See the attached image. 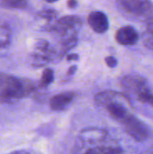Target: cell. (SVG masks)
<instances>
[{
  "mask_svg": "<svg viewBox=\"0 0 153 154\" xmlns=\"http://www.w3.org/2000/svg\"><path fill=\"white\" fill-rule=\"evenodd\" d=\"M72 154H124L122 149L103 128L87 127L76 136Z\"/></svg>",
  "mask_w": 153,
  "mask_h": 154,
  "instance_id": "6da1fadb",
  "label": "cell"
},
{
  "mask_svg": "<svg viewBox=\"0 0 153 154\" xmlns=\"http://www.w3.org/2000/svg\"><path fill=\"white\" fill-rule=\"evenodd\" d=\"M82 25V20L78 15H67L58 19L54 23L46 25L45 31L52 32L56 35L60 59L78 45V32Z\"/></svg>",
  "mask_w": 153,
  "mask_h": 154,
  "instance_id": "7a4b0ae2",
  "label": "cell"
},
{
  "mask_svg": "<svg viewBox=\"0 0 153 154\" xmlns=\"http://www.w3.org/2000/svg\"><path fill=\"white\" fill-rule=\"evenodd\" d=\"M36 93L38 84L35 82L0 71V103H13Z\"/></svg>",
  "mask_w": 153,
  "mask_h": 154,
  "instance_id": "3957f363",
  "label": "cell"
},
{
  "mask_svg": "<svg viewBox=\"0 0 153 154\" xmlns=\"http://www.w3.org/2000/svg\"><path fill=\"white\" fill-rule=\"evenodd\" d=\"M94 100L98 107L105 109L113 119L120 124L131 115L130 101L127 96L122 93L114 90L101 91L95 96Z\"/></svg>",
  "mask_w": 153,
  "mask_h": 154,
  "instance_id": "277c9868",
  "label": "cell"
},
{
  "mask_svg": "<svg viewBox=\"0 0 153 154\" xmlns=\"http://www.w3.org/2000/svg\"><path fill=\"white\" fill-rule=\"evenodd\" d=\"M60 60L58 47L53 45L50 41L40 38L33 45L30 54V63L34 68H42L49 63Z\"/></svg>",
  "mask_w": 153,
  "mask_h": 154,
  "instance_id": "5b68a950",
  "label": "cell"
},
{
  "mask_svg": "<svg viewBox=\"0 0 153 154\" xmlns=\"http://www.w3.org/2000/svg\"><path fill=\"white\" fill-rule=\"evenodd\" d=\"M121 85L125 94L133 96L141 102L145 103L147 98L152 94L149 84L145 79L138 76H125L122 79Z\"/></svg>",
  "mask_w": 153,
  "mask_h": 154,
  "instance_id": "8992f818",
  "label": "cell"
},
{
  "mask_svg": "<svg viewBox=\"0 0 153 154\" xmlns=\"http://www.w3.org/2000/svg\"><path fill=\"white\" fill-rule=\"evenodd\" d=\"M124 131L137 142H143L149 137L147 126L132 114L127 116L122 123Z\"/></svg>",
  "mask_w": 153,
  "mask_h": 154,
  "instance_id": "52a82bcc",
  "label": "cell"
},
{
  "mask_svg": "<svg viewBox=\"0 0 153 154\" xmlns=\"http://www.w3.org/2000/svg\"><path fill=\"white\" fill-rule=\"evenodd\" d=\"M76 94L72 91H66L57 94L50 99L49 105L51 110L61 112L66 110L74 101Z\"/></svg>",
  "mask_w": 153,
  "mask_h": 154,
  "instance_id": "ba28073f",
  "label": "cell"
},
{
  "mask_svg": "<svg viewBox=\"0 0 153 154\" xmlns=\"http://www.w3.org/2000/svg\"><path fill=\"white\" fill-rule=\"evenodd\" d=\"M119 5L127 13L133 14H148L152 7L151 4L145 0H121Z\"/></svg>",
  "mask_w": 153,
  "mask_h": 154,
  "instance_id": "9c48e42d",
  "label": "cell"
},
{
  "mask_svg": "<svg viewBox=\"0 0 153 154\" xmlns=\"http://www.w3.org/2000/svg\"><path fill=\"white\" fill-rule=\"evenodd\" d=\"M87 22L92 30L96 33H104L109 28V21L106 14L100 11L90 13L87 17Z\"/></svg>",
  "mask_w": 153,
  "mask_h": 154,
  "instance_id": "30bf717a",
  "label": "cell"
},
{
  "mask_svg": "<svg viewBox=\"0 0 153 154\" xmlns=\"http://www.w3.org/2000/svg\"><path fill=\"white\" fill-rule=\"evenodd\" d=\"M138 33L132 26H124L115 33V39L122 45H133L138 41Z\"/></svg>",
  "mask_w": 153,
  "mask_h": 154,
  "instance_id": "8fae6325",
  "label": "cell"
},
{
  "mask_svg": "<svg viewBox=\"0 0 153 154\" xmlns=\"http://www.w3.org/2000/svg\"><path fill=\"white\" fill-rule=\"evenodd\" d=\"M13 40V33L10 25L4 20H0V53L7 51Z\"/></svg>",
  "mask_w": 153,
  "mask_h": 154,
  "instance_id": "7c38bea8",
  "label": "cell"
},
{
  "mask_svg": "<svg viewBox=\"0 0 153 154\" xmlns=\"http://www.w3.org/2000/svg\"><path fill=\"white\" fill-rule=\"evenodd\" d=\"M38 16L46 20L48 24L47 25H50L52 23H54L57 20H58V13L56 10L51 9V8H45L42 9L41 11H40L38 13Z\"/></svg>",
  "mask_w": 153,
  "mask_h": 154,
  "instance_id": "4fadbf2b",
  "label": "cell"
},
{
  "mask_svg": "<svg viewBox=\"0 0 153 154\" xmlns=\"http://www.w3.org/2000/svg\"><path fill=\"white\" fill-rule=\"evenodd\" d=\"M0 6L7 9H24L28 6V2L20 0H0Z\"/></svg>",
  "mask_w": 153,
  "mask_h": 154,
  "instance_id": "5bb4252c",
  "label": "cell"
},
{
  "mask_svg": "<svg viewBox=\"0 0 153 154\" xmlns=\"http://www.w3.org/2000/svg\"><path fill=\"white\" fill-rule=\"evenodd\" d=\"M143 43L146 48L153 51V20L146 25V30L143 36Z\"/></svg>",
  "mask_w": 153,
  "mask_h": 154,
  "instance_id": "9a60e30c",
  "label": "cell"
},
{
  "mask_svg": "<svg viewBox=\"0 0 153 154\" xmlns=\"http://www.w3.org/2000/svg\"><path fill=\"white\" fill-rule=\"evenodd\" d=\"M53 79H54V72L51 69H45L42 75H41V78L38 83V87L39 88H47L49 85H50L52 82H53Z\"/></svg>",
  "mask_w": 153,
  "mask_h": 154,
  "instance_id": "2e32d148",
  "label": "cell"
},
{
  "mask_svg": "<svg viewBox=\"0 0 153 154\" xmlns=\"http://www.w3.org/2000/svg\"><path fill=\"white\" fill-rule=\"evenodd\" d=\"M106 63L107 64L109 68H115L117 65V60H115V58L112 56H108L106 58Z\"/></svg>",
  "mask_w": 153,
  "mask_h": 154,
  "instance_id": "e0dca14e",
  "label": "cell"
},
{
  "mask_svg": "<svg viewBox=\"0 0 153 154\" xmlns=\"http://www.w3.org/2000/svg\"><path fill=\"white\" fill-rule=\"evenodd\" d=\"M79 59V56L78 54H75V53H72V54H69L66 56V60H78Z\"/></svg>",
  "mask_w": 153,
  "mask_h": 154,
  "instance_id": "ac0fdd59",
  "label": "cell"
},
{
  "mask_svg": "<svg viewBox=\"0 0 153 154\" xmlns=\"http://www.w3.org/2000/svg\"><path fill=\"white\" fill-rule=\"evenodd\" d=\"M7 154H32L31 152H27V151H24V150H19V151H14L10 153Z\"/></svg>",
  "mask_w": 153,
  "mask_h": 154,
  "instance_id": "d6986e66",
  "label": "cell"
},
{
  "mask_svg": "<svg viewBox=\"0 0 153 154\" xmlns=\"http://www.w3.org/2000/svg\"><path fill=\"white\" fill-rule=\"evenodd\" d=\"M78 2L77 1H73V0H71V1H69L68 2V6L69 7V8H75L77 5H78Z\"/></svg>",
  "mask_w": 153,
  "mask_h": 154,
  "instance_id": "ffe728a7",
  "label": "cell"
},
{
  "mask_svg": "<svg viewBox=\"0 0 153 154\" xmlns=\"http://www.w3.org/2000/svg\"><path fill=\"white\" fill-rule=\"evenodd\" d=\"M76 70H77V66H75V65L74 66H71L69 69V70H68V75H73Z\"/></svg>",
  "mask_w": 153,
  "mask_h": 154,
  "instance_id": "44dd1931",
  "label": "cell"
},
{
  "mask_svg": "<svg viewBox=\"0 0 153 154\" xmlns=\"http://www.w3.org/2000/svg\"><path fill=\"white\" fill-rule=\"evenodd\" d=\"M145 103H147V104H149V105H151V106H153V95L151 94L148 98H147V100H146V102Z\"/></svg>",
  "mask_w": 153,
  "mask_h": 154,
  "instance_id": "7402d4cb",
  "label": "cell"
},
{
  "mask_svg": "<svg viewBox=\"0 0 153 154\" xmlns=\"http://www.w3.org/2000/svg\"><path fill=\"white\" fill-rule=\"evenodd\" d=\"M147 154H153V145L147 151Z\"/></svg>",
  "mask_w": 153,
  "mask_h": 154,
  "instance_id": "603a6c76",
  "label": "cell"
}]
</instances>
